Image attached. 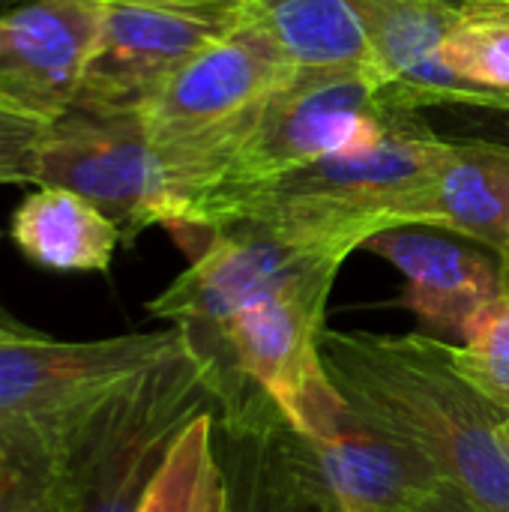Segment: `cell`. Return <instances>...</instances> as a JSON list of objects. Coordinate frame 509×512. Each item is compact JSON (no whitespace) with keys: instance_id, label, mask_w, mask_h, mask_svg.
<instances>
[{"instance_id":"30bf717a","label":"cell","mask_w":509,"mask_h":512,"mask_svg":"<svg viewBox=\"0 0 509 512\" xmlns=\"http://www.w3.org/2000/svg\"><path fill=\"white\" fill-rule=\"evenodd\" d=\"M105 0H21L0 15V102L36 120L60 117L96 48Z\"/></svg>"},{"instance_id":"5b68a950","label":"cell","mask_w":509,"mask_h":512,"mask_svg":"<svg viewBox=\"0 0 509 512\" xmlns=\"http://www.w3.org/2000/svg\"><path fill=\"white\" fill-rule=\"evenodd\" d=\"M354 249L276 216L231 219L210 231L189 270L156 300L150 315L180 327L189 342L210 339L246 303L309 282L339 276Z\"/></svg>"},{"instance_id":"9a60e30c","label":"cell","mask_w":509,"mask_h":512,"mask_svg":"<svg viewBox=\"0 0 509 512\" xmlns=\"http://www.w3.org/2000/svg\"><path fill=\"white\" fill-rule=\"evenodd\" d=\"M12 240L39 267L105 273L123 234L81 195L57 186H36L12 216Z\"/></svg>"},{"instance_id":"f1b7e54d","label":"cell","mask_w":509,"mask_h":512,"mask_svg":"<svg viewBox=\"0 0 509 512\" xmlns=\"http://www.w3.org/2000/svg\"><path fill=\"white\" fill-rule=\"evenodd\" d=\"M504 432H507V438H509V417H507V423H504Z\"/></svg>"},{"instance_id":"4316f807","label":"cell","mask_w":509,"mask_h":512,"mask_svg":"<svg viewBox=\"0 0 509 512\" xmlns=\"http://www.w3.org/2000/svg\"><path fill=\"white\" fill-rule=\"evenodd\" d=\"M30 512H63V507L57 501H48V504H42V507H36V510Z\"/></svg>"},{"instance_id":"83f0119b","label":"cell","mask_w":509,"mask_h":512,"mask_svg":"<svg viewBox=\"0 0 509 512\" xmlns=\"http://www.w3.org/2000/svg\"><path fill=\"white\" fill-rule=\"evenodd\" d=\"M18 3H21V0H0V15H3V12H9V9H12V6H18Z\"/></svg>"},{"instance_id":"277c9868","label":"cell","mask_w":509,"mask_h":512,"mask_svg":"<svg viewBox=\"0 0 509 512\" xmlns=\"http://www.w3.org/2000/svg\"><path fill=\"white\" fill-rule=\"evenodd\" d=\"M405 114L366 63L297 66L267 96L231 162L195 204L186 234L207 231L213 213L246 189L315 159L378 144Z\"/></svg>"},{"instance_id":"ffe728a7","label":"cell","mask_w":509,"mask_h":512,"mask_svg":"<svg viewBox=\"0 0 509 512\" xmlns=\"http://www.w3.org/2000/svg\"><path fill=\"white\" fill-rule=\"evenodd\" d=\"M456 372L498 411L509 414V294L495 297L450 348Z\"/></svg>"},{"instance_id":"ba28073f","label":"cell","mask_w":509,"mask_h":512,"mask_svg":"<svg viewBox=\"0 0 509 512\" xmlns=\"http://www.w3.org/2000/svg\"><path fill=\"white\" fill-rule=\"evenodd\" d=\"M183 342L180 327L96 342H51L0 330V423L57 426Z\"/></svg>"},{"instance_id":"d6986e66","label":"cell","mask_w":509,"mask_h":512,"mask_svg":"<svg viewBox=\"0 0 509 512\" xmlns=\"http://www.w3.org/2000/svg\"><path fill=\"white\" fill-rule=\"evenodd\" d=\"M57 492V453L36 423H0V512H30Z\"/></svg>"},{"instance_id":"8992f818","label":"cell","mask_w":509,"mask_h":512,"mask_svg":"<svg viewBox=\"0 0 509 512\" xmlns=\"http://www.w3.org/2000/svg\"><path fill=\"white\" fill-rule=\"evenodd\" d=\"M81 195L135 240L150 225H177L168 171L147 138L141 111L69 105L39 141V183Z\"/></svg>"},{"instance_id":"e0dca14e","label":"cell","mask_w":509,"mask_h":512,"mask_svg":"<svg viewBox=\"0 0 509 512\" xmlns=\"http://www.w3.org/2000/svg\"><path fill=\"white\" fill-rule=\"evenodd\" d=\"M222 501L225 474L216 411H204L174 438L138 512H222Z\"/></svg>"},{"instance_id":"52a82bcc","label":"cell","mask_w":509,"mask_h":512,"mask_svg":"<svg viewBox=\"0 0 509 512\" xmlns=\"http://www.w3.org/2000/svg\"><path fill=\"white\" fill-rule=\"evenodd\" d=\"M249 15V0H105L72 105L141 111L189 60Z\"/></svg>"},{"instance_id":"44dd1931","label":"cell","mask_w":509,"mask_h":512,"mask_svg":"<svg viewBox=\"0 0 509 512\" xmlns=\"http://www.w3.org/2000/svg\"><path fill=\"white\" fill-rule=\"evenodd\" d=\"M420 129L447 144H480L509 153V96L483 99H438L408 111Z\"/></svg>"},{"instance_id":"cb8c5ba5","label":"cell","mask_w":509,"mask_h":512,"mask_svg":"<svg viewBox=\"0 0 509 512\" xmlns=\"http://www.w3.org/2000/svg\"><path fill=\"white\" fill-rule=\"evenodd\" d=\"M0 330H3V333H30V330H24L12 315H6L3 306H0Z\"/></svg>"},{"instance_id":"7c38bea8","label":"cell","mask_w":509,"mask_h":512,"mask_svg":"<svg viewBox=\"0 0 509 512\" xmlns=\"http://www.w3.org/2000/svg\"><path fill=\"white\" fill-rule=\"evenodd\" d=\"M369 63L396 108L411 111L438 99L495 102L509 93L459 81L441 60L444 39L459 21V6L447 0H351Z\"/></svg>"},{"instance_id":"5bb4252c","label":"cell","mask_w":509,"mask_h":512,"mask_svg":"<svg viewBox=\"0 0 509 512\" xmlns=\"http://www.w3.org/2000/svg\"><path fill=\"white\" fill-rule=\"evenodd\" d=\"M390 225L453 231L504 258L509 252V153L453 144L435 174L393 201Z\"/></svg>"},{"instance_id":"9c48e42d","label":"cell","mask_w":509,"mask_h":512,"mask_svg":"<svg viewBox=\"0 0 509 512\" xmlns=\"http://www.w3.org/2000/svg\"><path fill=\"white\" fill-rule=\"evenodd\" d=\"M294 438L300 465L330 512H417L447 489L420 456L369 426L348 402Z\"/></svg>"},{"instance_id":"7a4b0ae2","label":"cell","mask_w":509,"mask_h":512,"mask_svg":"<svg viewBox=\"0 0 509 512\" xmlns=\"http://www.w3.org/2000/svg\"><path fill=\"white\" fill-rule=\"evenodd\" d=\"M228 378L189 336L78 414L48 426L63 512H138L174 438L204 411H219Z\"/></svg>"},{"instance_id":"6da1fadb","label":"cell","mask_w":509,"mask_h":512,"mask_svg":"<svg viewBox=\"0 0 509 512\" xmlns=\"http://www.w3.org/2000/svg\"><path fill=\"white\" fill-rule=\"evenodd\" d=\"M450 348L432 336H321L333 387L369 426L420 456L480 512H509V414L456 372Z\"/></svg>"},{"instance_id":"3957f363","label":"cell","mask_w":509,"mask_h":512,"mask_svg":"<svg viewBox=\"0 0 509 512\" xmlns=\"http://www.w3.org/2000/svg\"><path fill=\"white\" fill-rule=\"evenodd\" d=\"M297 63L252 12L225 39L189 60L144 108L177 201L174 234H186L201 195L219 180L252 129L267 96L294 75Z\"/></svg>"},{"instance_id":"484cf974","label":"cell","mask_w":509,"mask_h":512,"mask_svg":"<svg viewBox=\"0 0 509 512\" xmlns=\"http://www.w3.org/2000/svg\"><path fill=\"white\" fill-rule=\"evenodd\" d=\"M501 261H504V264H501V273H504V291L509 294V252L501 258Z\"/></svg>"},{"instance_id":"603a6c76","label":"cell","mask_w":509,"mask_h":512,"mask_svg":"<svg viewBox=\"0 0 509 512\" xmlns=\"http://www.w3.org/2000/svg\"><path fill=\"white\" fill-rule=\"evenodd\" d=\"M417 512H480L468 498H462L459 492H453V489H444L435 501H429L423 510Z\"/></svg>"},{"instance_id":"d4e9b609","label":"cell","mask_w":509,"mask_h":512,"mask_svg":"<svg viewBox=\"0 0 509 512\" xmlns=\"http://www.w3.org/2000/svg\"><path fill=\"white\" fill-rule=\"evenodd\" d=\"M447 3H453V6H471V3H509V0H447Z\"/></svg>"},{"instance_id":"7402d4cb","label":"cell","mask_w":509,"mask_h":512,"mask_svg":"<svg viewBox=\"0 0 509 512\" xmlns=\"http://www.w3.org/2000/svg\"><path fill=\"white\" fill-rule=\"evenodd\" d=\"M45 120L12 111L0 102V186L39 183V141Z\"/></svg>"},{"instance_id":"2e32d148","label":"cell","mask_w":509,"mask_h":512,"mask_svg":"<svg viewBox=\"0 0 509 512\" xmlns=\"http://www.w3.org/2000/svg\"><path fill=\"white\" fill-rule=\"evenodd\" d=\"M249 6L297 66H372L351 0H249Z\"/></svg>"},{"instance_id":"8fae6325","label":"cell","mask_w":509,"mask_h":512,"mask_svg":"<svg viewBox=\"0 0 509 512\" xmlns=\"http://www.w3.org/2000/svg\"><path fill=\"white\" fill-rule=\"evenodd\" d=\"M216 444L222 512H330L300 465L294 429L258 387L243 384L222 399Z\"/></svg>"},{"instance_id":"ac0fdd59","label":"cell","mask_w":509,"mask_h":512,"mask_svg":"<svg viewBox=\"0 0 509 512\" xmlns=\"http://www.w3.org/2000/svg\"><path fill=\"white\" fill-rule=\"evenodd\" d=\"M441 60L465 84L509 93V3L462 6Z\"/></svg>"},{"instance_id":"4fadbf2b","label":"cell","mask_w":509,"mask_h":512,"mask_svg":"<svg viewBox=\"0 0 509 512\" xmlns=\"http://www.w3.org/2000/svg\"><path fill=\"white\" fill-rule=\"evenodd\" d=\"M366 249L387 258L405 276V306L426 327L447 336L465 339L474 318L504 294V273L492 258L429 231H381Z\"/></svg>"}]
</instances>
